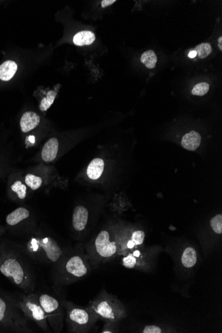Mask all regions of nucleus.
I'll use <instances>...</instances> for the list:
<instances>
[{
    "mask_svg": "<svg viewBox=\"0 0 222 333\" xmlns=\"http://www.w3.org/2000/svg\"><path fill=\"white\" fill-rule=\"evenodd\" d=\"M55 281L57 285H68L88 276L93 267L90 263L85 246L78 244L75 249L67 253L57 267Z\"/></svg>",
    "mask_w": 222,
    "mask_h": 333,
    "instance_id": "obj_1",
    "label": "nucleus"
},
{
    "mask_svg": "<svg viewBox=\"0 0 222 333\" xmlns=\"http://www.w3.org/2000/svg\"><path fill=\"white\" fill-rule=\"evenodd\" d=\"M93 268L120 258L115 224H108L85 246Z\"/></svg>",
    "mask_w": 222,
    "mask_h": 333,
    "instance_id": "obj_2",
    "label": "nucleus"
},
{
    "mask_svg": "<svg viewBox=\"0 0 222 333\" xmlns=\"http://www.w3.org/2000/svg\"><path fill=\"white\" fill-rule=\"evenodd\" d=\"M32 234L27 245L31 256L37 261L53 264L57 267L68 252L53 237L46 234L39 227Z\"/></svg>",
    "mask_w": 222,
    "mask_h": 333,
    "instance_id": "obj_3",
    "label": "nucleus"
},
{
    "mask_svg": "<svg viewBox=\"0 0 222 333\" xmlns=\"http://www.w3.org/2000/svg\"><path fill=\"white\" fill-rule=\"evenodd\" d=\"M24 181L30 191H46L52 188L64 189L68 181L61 176L58 170L51 164L38 163L26 172Z\"/></svg>",
    "mask_w": 222,
    "mask_h": 333,
    "instance_id": "obj_4",
    "label": "nucleus"
},
{
    "mask_svg": "<svg viewBox=\"0 0 222 333\" xmlns=\"http://www.w3.org/2000/svg\"><path fill=\"white\" fill-rule=\"evenodd\" d=\"M87 306L97 315L99 320L104 322L120 323L127 316V310L124 304L105 289L101 291Z\"/></svg>",
    "mask_w": 222,
    "mask_h": 333,
    "instance_id": "obj_5",
    "label": "nucleus"
},
{
    "mask_svg": "<svg viewBox=\"0 0 222 333\" xmlns=\"http://www.w3.org/2000/svg\"><path fill=\"white\" fill-rule=\"evenodd\" d=\"M61 302L66 314L68 333H86L93 330L99 318L88 306L80 307L67 300Z\"/></svg>",
    "mask_w": 222,
    "mask_h": 333,
    "instance_id": "obj_6",
    "label": "nucleus"
},
{
    "mask_svg": "<svg viewBox=\"0 0 222 333\" xmlns=\"http://www.w3.org/2000/svg\"><path fill=\"white\" fill-rule=\"evenodd\" d=\"M162 251L163 249L160 245H144L120 257V264L126 269L144 273L153 272L156 268L158 257Z\"/></svg>",
    "mask_w": 222,
    "mask_h": 333,
    "instance_id": "obj_7",
    "label": "nucleus"
},
{
    "mask_svg": "<svg viewBox=\"0 0 222 333\" xmlns=\"http://www.w3.org/2000/svg\"><path fill=\"white\" fill-rule=\"evenodd\" d=\"M0 272L25 291H33L34 280L23 262L14 255H5L0 261Z\"/></svg>",
    "mask_w": 222,
    "mask_h": 333,
    "instance_id": "obj_8",
    "label": "nucleus"
},
{
    "mask_svg": "<svg viewBox=\"0 0 222 333\" xmlns=\"http://www.w3.org/2000/svg\"><path fill=\"white\" fill-rule=\"evenodd\" d=\"M119 257L144 245L145 233L143 230L122 224H115Z\"/></svg>",
    "mask_w": 222,
    "mask_h": 333,
    "instance_id": "obj_9",
    "label": "nucleus"
},
{
    "mask_svg": "<svg viewBox=\"0 0 222 333\" xmlns=\"http://www.w3.org/2000/svg\"><path fill=\"white\" fill-rule=\"evenodd\" d=\"M38 298L46 313L50 327L54 332L61 333L63 329L65 313L62 302L46 293L38 295Z\"/></svg>",
    "mask_w": 222,
    "mask_h": 333,
    "instance_id": "obj_10",
    "label": "nucleus"
},
{
    "mask_svg": "<svg viewBox=\"0 0 222 333\" xmlns=\"http://www.w3.org/2000/svg\"><path fill=\"white\" fill-rule=\"evenodd\" d=\"M20 310L28 319L32 320L44 331H50L48 318L39 302L38 295L31 293L19 302L18 305Z\"/></svg>",
    "mask_w": 222,
    "mask_h": 333,
    "instance_id": "obj_11",
    "label": "nucleus"
},
{
    "mask_svg": "<svg viewBox=\"0 0 222 333\" xmlns=\"http://www.w3.org/2000/svg\"><path fill=\"white\" fill-rule=\"evenodd\" d=\"M28 320L23 313L0 297V324L22 332L32 333L33 330L28 325Z\"/></svg>",
    "mask_w": 222,
    "mask_h": 333,
    "instance_id": "obj_12",
    "label": "nucleus"
},
{
    "mask_svg": "<svg viewBox=\"0 0 222 333\" xmlns=\"http://www.w3.org/2000/svg\"><path fill=\"white\" fill-rule=\"evenodd\" d=\"M175 262L177 273L186 276L190 274L199 263V253L194 246L187 245L179 249L175 255L171 254Z\"/></svg>",
    "mask_w": 222,
    "mask_h": 333,
    "instance_id": "obj_13",
    "label": "nucleus"
},
{
    "mask_svg": "<svg viewBox=\"0 0 222 333\" xmlns=\"http://www.w3.org/2000/svg\"><path fill=\"white\" fill-rule=\"evenodd\" d=\"M93 213L86 204L76 206L72 214L71 225L73 230L81 236L88 231L91 226Z\"/></svg>",
    "mask_w": 222,
    "mask_h": 333,
    "instance_id": "obj_14",
    "label": "nucleus"
},
{
    "mask_svg": "<svg viewBox=\"0 0 222 333\" xmlns=\"http://www.w3.org/2000/svg\"><path fill=\"white\" fill-rule=\"evenodd\" d=\"M32 218L33 216L28 208L19 207L9 213L6 218V223L10 226H16L23 222L34 221Z\"/></svg>",
    "mask_w": 222,
    "mask_h": 333,
    "instance_id": "obj_15",
    "label": "nucleus"
},
{
    "mask_svg": "<svg viewBox=\"0 0 222 333\" xmlns=\"http://www.w3.org/2000/svg\"><path fill=\"white\" fill-rule=\"evenodd\" d=\"M41 118L37 113L28 111L23 114L20 120V127L23 133H28L35 130L40 124Z\"/></svg>",
    "mask_w": 222,
    "mask_h": 333,
    "instance_id": "obj_16",
    "label": "nucleus"
},
{
    "mask_svg": "<svg viewBox=\"0 0 222 333\" xmlns=\"http://www.w3.org/2000/svg\"><path fill=\"white\" fill-rule=\"evenodd\" d=\"M201 141L202 137L199 133L196 131H190L184 136L181 144L186 150L195 151L200 146Z\"/></svg>",
    "mask_w": 222,
    "mask_h": 333,
    "instance_id": "obj_17",
    "label": "nucleus"
},
{
    "mask_svg": "<svg viewBox=\"0 0 222 333\" xmlns=\"http://www.w3.org/2000/svg\"><path fill=\"white\" fill-rule=\"evenodd\" d=\"M10 191L14 193L16 198L22 201L28 198L29 191H30L25 183L24 178L23 180L17 179L10 185Z\"/></svg>",
    "mask_w": 222,
    "mask_h": 333,
    "instance_id": "obj_18",
    "label": "nucleus"
},
{
    "mask_svg": "<svg viewBox=\"0 0 222 333\" xmlns=\"http://www.w3.org/2000/svg\"><path fill=\"white\" fill-rule=\"evenodd\" d=\"M17 70V65L14 61H7L0 66V79L3 81H10Z\"/></svg>",
    "mask_w": 222,
    "mask_h": 333,
    "instance_id": "obj_19",
    "label": "nucleus"
},
{
    "mask_svg": "<svg viewBox=\"0 0 222 333\" xmlns=\"http://www.w3.org/2000/svg\"><path fill=\"white\" fill-rule=\"evenodd\" d=\"M95 40V34L90 31H82L77 33L73 38V43L77 46L91 45Z\"/></svg>",
    "mask_w": 222,
    "mask_h": 333,
    "instance_id": "obj_20",
    "label": "nucleus"
},
{
    "mask_svg": "<svg viewBox=\"0 0 222 333\" xmlns=\"http://www.w3.org/2000/svg\"><path fill=\"white\" fill-rule=\"evenodd\" d=\"M175 329H171L168 326L150 325L145 326L140 333H175Z\"/></svg>",
    "mask_w": 222,
    "mask_h": 333,
    "instance_id": "obj_21",
    "label": "nucleus"
},
{
    "mask_svg": "<svg viewBox=\"0 0 222 333\" xmlns=\"http://www.w3.org/2000/svg\"><path fill=\"white\" fill-rule=\"evenodd\" d=\"M140 60L147 68L154 69L156 65L157 57L154 51L149 50L142 54Z\"/></svg>",
    "mask_w": 222,
    "mask_h": 333,
    "instance_id": "obj_22",
    "label": "nucleus"
},
{
    "mask_svg": "<svg viewBox=\"0 0 222 333\" xmlns=\"http://www.w3.org/2000/svg\"><path fill=\"white\" fill-rule=\"evenodd\" d=\"M57 97V93L53 91V90H50L46 97L43 98L41 101L40 105H39V109L41 111L45 112L48 110L51 107V106L53 105L55 98Z\"/></svg>",
    "mask_w": 222,
    "mask_h": 333,
    "instance_id": "obj_23",
    "label": "nucleus"
},
{
    "mask_svg": "<svg viewBox=\"0 0 222 333\" xmlns=\"http://www.w3.org/2000/svg\"><path fill=\"white\" fill-rule=\"evenodd\" d=\"M194 51L200 59H205L212 53V48L210 43H202L198 45Z\"/></svg>",
    "mask_w": 222,
    "mask_h": 333,
    "instance_id": "obj_24",
    "label": "nucleus"
},
{
    "mask_svg": "<svg viewBox=\"0 0 222 333\" xmlns=\"http://www.w3.org/2000/svg\"><path fill=\"white\" fill-rule=\"evenodd\" d=\"M210 225L214 232L221 236L222 233V215L221 213L215 215L211 219Z\"/></svg>",
    "mask_w": 222,
    "mask_h": 333,
    "instance_id": "obj_25",
    "label": "nucleus"
},
{
    "mask_svg": "<svg viewBox=\"0 0 222 333\" xmlns=\"http://www.w3.org/2000/svg\"><path fill=\"white\" fill-rule=\"evenodd\" d=\"M209 89H210V86H209L208 83H198L193 88L192 94L193 95L203 96L209 91Z\"/></svg>",
    "mask_w": 222,
    "mask_h": 333,
    "instance_id": "obj_26",
    "label": "nucleus"
},
{
    "mask_svg": "<svg viewBox=\"0 0 222 333\" xmlns=\"http://www.w3.org/2000/svg\"><path fill=\"white\" fill-rule=\"evenodd\" d=\"M119 322L106 321L104 322V327L101 333H119Z\"/></svg>",
    "mask_w": 222,
    "mask_h": 333,
    "instance_id": "obj_27",
    "label": "nucleus"
},
{
    "mask_svg": "<svg viewBox=\"0 0 222 333\" xmlns=\"http://www.w3.org/2000/svg\"><path fill=\"white\" fill-rule=\"evenodd\" d=\"M115 2H116L115 0H103V1H101V6L103 8H106V7L113 4Z\"/></svg>",
    "mask_w": 222,
    "mask_h": 333,
    "instance_id": "obj_28",
    "label": "nucleus"
},
{
    "mask_svg": "<svg viewBox=\"0 0 222 333\" xmlns=\"http://www.w3.org/2000/svg\"><path fill=\"white\" fill-rule=\"evenodd\" d=\"M218 48H219L220 50H222V37H220L218 39Z\"/></svg>",
    "mask_w": 222,
    "mask_h": 333,
    "instance_id": "obj_29",
    "label": "nucleus"
},
{
    "mask_svg": "<svg viewBox=\"0 0 222 333\" xmlns=\"http://www.w3.org/2000/svg\"><path fill=\"white\" fill-rule=\"evenodd\" d=\"M196 55H197V53H196V52H195V51H192V52H189L188 54V57L189 58H194Z\"/></svg>",
    "mask_w": 222,
    "mask_h": 333,
    "instance_id": "obj_30",
    "label": "nucleus"
},
{
    "mask_svg": "<svg viewBox=\"0 0 222 333\" xmlns=\"http://www.w3.org/2000/svg\"><path fill=\"white\" fill-rule=\"evenodd\" d=\"M1 232H2V230H1V228L0 227V234H1Z\"/></svg>",
    "mask_w": 222,
    "mask_h": 333,
    "instance_id": "obj_31",
    "label": "nucleus"
}]
</instances>
